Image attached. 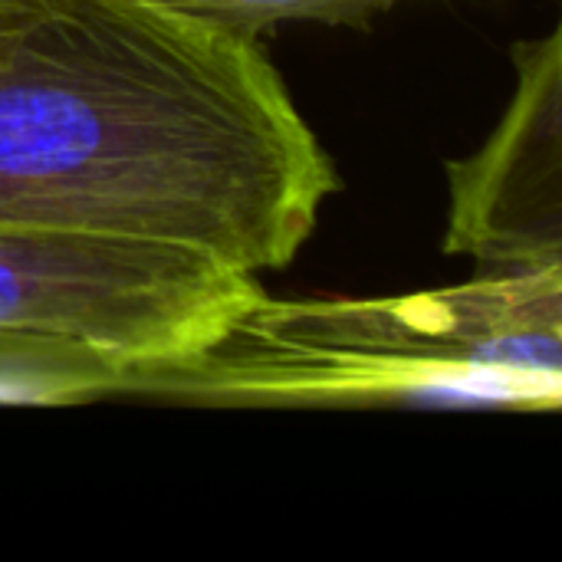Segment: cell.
<instances>
[{
  "label": "cell",
  "instance_id": "obj_1",
  "mask_svg": "<svg viewBox=\"0 0 562 562\" xmlns=\"http://www.w3.org/2000/svg\"><path fill=\"white\" fill-rule=\"evenodd\" d=\"M339 191L257 40L158 0H30L0 40V224L286 267Z\"/></svg>",
  "mask_w": 562,
  "mask_h": 562
},
{
  "label": "cell",
  "instance_id": "obj_2",
  "mask_svg": "<svg viewBox=\"0 0 562 562\" xmlns=\"http://www.w3.org/2000/svg\"><path fill=\"white\" fill-rule=\"evenodd\" d=\"M142 395L207 405H431L553 412L562 402V267L474 273L379 300L250 303Z\"/></svg>",
  "mask_w": 562,
  "mask_h": 562
},
{
  "label": "cell",
  "instance_id": "obj_6",
  "mask_svg": "<svg viewBox=\"0 0 562 562\" xmlns=\"http://www.w3.org/2000/svg\"><path fill=\"white\" fill-rule=\"evenodd\" d=\"M30 0H0V40L13 30V23L23 16Z\"/></svg>",
  "mask_w": 562,
  "mask_h": 562
},
{
  "label": "cell",
  "instance_id": "obj_5",
  "mask_svg": "<svg viewBox=\"0 0 562 562\" xmlns=\"http://www.w3.org/2000/svg\"><path fill=\"white\" fill-rule=\"evenodd\" d=\"M158 3L257 40L263 30H273L280 23L366 26L372 16L408 0H158Z\"/></svg>",
  "mask_w": 562,
  "mask_h": 562
},
{
  "label": "cell",
  "instance_id": "obj_3",
  "mask_svg": "<svg viewBox=\"0 0 562 562\" xmlns=\"http://www.w3.org/2000/svg\"><path fill=\"white\" fill-rule=\"evenodd\" d=\"M263 296L207 254L36 224H0V402L142 395Z\"/></svg>",
  "mask_w": 562,
  "mask_h": 562
},
{
  "label": "cell",
  "instance_id": "obj_4",
  "mask_svg": "<svg viewBox=\"0 0 562 562\" xmlns=\"http://www.w3.org/2000/svg\"><path fill=\"white\" fill-rule=\"evenodd\" d=\"M517 89L491 138L448 165L445 254L477 273L562 267V30L514 43Z\"/></svg>",
  "mask_w": 562,
  "mask_h": 562
}]
</instances>
